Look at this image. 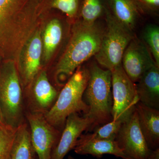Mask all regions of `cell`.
Returning <instances> with one entry per match:
<instances>
[{
  "label": "cell",
  "mask_w": 159,
  "mask_h": 159,
  "mask_svg": "<svg viewBox=\"0 0 159 159\" xmlns=\"http://www.w3.org/2000/svg\"><path fill=\"white\" fill-rule=\"evenodd\" d=\"M0 107L7 125L16 129L26 122L24 96L13 62L6 66L0 76Z\"/></svg>",
  "instance_id": "277c9868"
},
{
  "label": "cell",
  "mask_w": 159,
  "mask_h": 159,
  "mask_svg": "<svg viewBox=\"0 0 159 159\" xmlns=\"http://www.w3.org/2000/svg\"><path fill=\"white\" fill-rule=\"evenodd\" d=\"M36 154L31 143L29 125L25 122L16 129L10 159H35Z\"/></svg>",
  "instance_id": "e0dca14e"
},
{
  "label": "cell",
  "mask_w": 159,
  "mask_h": 159,
  "mask_svg": "<svg viewBox=\"0 0 159 159\" xmlns=\"http://www.w3.org/2000/svg\"><path fill=\"white\" fill-rule=\"evenodd\" d=\"M104 31L96 23H81L74 31L68 46L56 66L57 80L70 78L81 64L99 51Z\"/></svg>",
  "instance_id": "6da1fadb"
},
{
  "label": "cell",
  "mask_w": 159,
  "mask_h": 159,
  "mask_svg": "<svg viewBox=\"0 0 159 159\" xmlns=\"http://www.w3.org/2000/svg\"><path fill=\"white\" fill-rule=\"evenodd\" d=\"M125 120L117 119L95 129L93 133L86 135L91 139L115 140L123 122Z\"/></svg>",
  "instance_id": "ffe728a7"
},
{
  "label": "cell",
  "mask_w": 159,
  "mask_h": 159,
  "mask_svg": "<svg viewBox=\"0 0 159 159\" xmlns=\"http://www.w3.org/2000/svg\"><path fill=\"white\" fill-rule=\"evenodd\" d=\"M0 123H5V121H4V118H3V114L2 113L1 107H0Z\"/></svg>",
  "instance_id": "484cf974"
},
{
  "label": "cell",
  "mask_w": 159,
  "mask_h": 159,
  "mask_svg": "<svg viewBox=\"0 0 159 159\" xmlns=\"http://www.w3.org/2000/svg\"><path fill=\"white\" fill-rule=\"evenodd\" d=\"M135 2L140 3L151 9H157L159 6V0H134Z\"/></svg>",
  "instance_id": "d4e9b609"
},
{
  "label": "cell",
  "mask_w": 159,
  "mask_h": 159,
  "mask_svg": "<svg viewBox=\"0 0 159 159\" xmlns=\"http://www.w3.org/2000/svg\"><path fill=\"white\" fill-rule=\"evenodd\" d=\"M28 87L24 98L26 111L44 115L54 105L59 93L49 81L44 70L39 72Z\"/></svg>",
  "instance_id": "30bf717a"
},
{
  "label": "cell",
  "mask_w": 159,
  "mask_h": 159,
  "mask_svg": "<svg viewBox=\"0 0 159 159\" xmlns=\"http://www.w3.org/2000/svg\"><path fill=\"white\" fill-rule=\"evenodd\" d=\"M68 159H75L74 157H73L71 156H69L68 157Z\"/></svg>",
  "instance_id": "4316f807"
},
{
  "label": "cell",
  "mask_w": 159,
  "mask_h": 159,
  "mask_svg": "<svg viewBox=\"0 0 159 159\" xmlns=\"http://www.w3.org/2000/svg\"><path fill=\"white\" fill-rule=\"evenodd\" d=\"M42 42L39 33H36L30 40L26 50L25 57L20 70L23 84L28 86L40 69Z\"/></svg>",
  "instance_id": "2e32d148"
},
{
  "label": "cell",
  "mask_w": 159,
  "mask_h": 159,
  "mask_svg": "<svg viewBox=\"0 0 159 159\" xmlns=\"http://www.w3.org/2000/svg\"></svg>",
  "instance_id": "83f0119b"
},
{
  "label": "cell",
  "mask_w": 159,
  "mask_h": 159,
  "mask_svg": "<svg viewBox=\"0 0 159 159\" xmlns=\"http://www.w3.org/2000/svg\"><path fill=\"white\" fill-rule=\"evenodd\" d=\"M154 64V61L145 45L139 40L133 39L125 49L122 60V68L132 81L138 82Z\"/></svg>",
  "instance_id": "7c38bea8"
},
{
  "label": "cell",
  "mask_w": 159,
  "mask_h": 159,
  "mask_svg": "<svg viewBox=\"0 0 159 159\" xmlns=\"http://www.w3.org/2000/svg\"><path fill=\"white\" fill-rule=\"evenodd\" d=\"M144 39L149 47L154 59L155 63L159 66V29L157 26L151 25L145 29Z\"/></svg>",
  "instance_id": "603a6c76"
},
{
  "label": "cell",
  "mask_w": 159,
  "mask_h": 159,
  "mask_svg": "<svg viewBox=\"0 0 159 159\" xmlns=\"http://www.w3.org/2000/svg\"><path fill=\"white\" fill-rule=\"evenodd\" d=\"M62 28L59 20L54 19L48 24L43 37V56L48 61L62 39Z\"/></svg>",
  "instance_id": "d6986e66"
},
{
  "label": "cell",
  "mask_w": 159,
  "mask_h": 159,
  "mask_svg": "<svg viewBox=\"0 0 159 159\" xmlns=\"http://www.w3.org/2000/svg\"><path fill=\"white\" fill-rule=\"evenodd\" d=\"M107 27L102 36L99 51L95 55L99 65L111 70L122 65V56L133 39L131 31L107 11Z\"/></svg>",
  "instance_id": "5b68a950"
},
{
  "label": "cell",
  "mask_w": 159,
  "mask_h": 159,
  "mask_svg": "<svg viewBox=\"0 0 159 159\" xmlns=\"http://www.w3.org/2000/svg\"><path fill=\"white\" fill-rule=\"evenodd\" d=\"M89 77V69H77L59 93L54 105L44 115L47 121L58 130L63 129L67 118L71 114L83 113L86 115L89 112L83 95Z\"/></svg>",
  "instance_id": "7a4b0ae2"
},
{
  "label": "cell",
  "mask_w": 159,
  "mask_h": 159,
  "mask_svg": "<svg viewBox=\"0 0 159 159\" xmlns=\"http://www.w3.org/2000/svg\"><path fill=\"white\" fill-rule=\"evenodd\" d=\"M77 154L90 155L100 158L104 154H111L122 159H130L124 154L116 140L91 139L81 135L74 148Z\"/></svg>",
  "instance_id": "4fadbf2b"
},
{
  "label": "cell",
  "mask_w": 159,
  "mask_h": 159,
  "mask_svg": "<svg viewBox=\"0 0 159 159\" xmlns=\"http://www.w3.org/2000/svg\"><path fill=\"white\" fill-rule=\"evenodd\" d=\"M16 129L0 123V159H10Z\"/></svg>",
  "instance_id": "44dd1931"
},
{
  "label": "cell",
  "mask_w": 159,
  "mask_h": 159,
  "mask_svg": "<svg viewBox=\"0 0 159 159\" xmlns=\"http://www.w3.org/2000/svg\"><path fill=\"white\" fill-rule=\"evenodd\" d=\"M22 11V0H0V54L3 56L18 45Z\"/></svg>",
  "instance_id": "52a82bcc"
},
{
  "label": "cell",
  "mask_w": 159,
  "mask_h": 159,
  "mask_svg": "<svg viewBox=\"0 0 159 159\" xmlns=\"http://www.w3.org/2000/svg\"><path fill=\"white\" fill-rule=\"evenodd\" d=\"M136 86L139 102L159 110V69L156 64L148 69Z\"/></svg>",
  "instance_id": "9a60e30c"
},
{
  "label": "cell",
  "mask_w": 159,
  "mask_h": 159,
  "mask_svg": "<svg viewBox=\"0 0 159 159\" xmlns=\"http://www.w3.org/2000/svg\"><path fill=\"white\" fill-rule=\"evenodd\" d=\"M113 16L129 30H132L138 18V8L134 0H110Z\"/></svg>",
  "instance_id": "ac0fdd59"
},
{
  "label": "cell",
  "mask_w": 159,
  "mask_h": 159,
  "mask_svg": "<svg viewBox=\"0 0 159 159\" xmlns=\"http://www.w3.org/2000/svg\"><path fill=\"white\" fill-rule=\"evenodd\" d=\"M103 8L100 0H84L81 15L83 23L93 25L102 14Z\"/></svg>",
  "instance_id": "7402d4cb"
},
{
  "label": "cell",
  "mask_w": 159,
  "mask_h": 159,
  "mask_svg": "<svg viewBox=\"0 0 159 159\" xmlns=\"http://www.w3.org/2000/svg\"><path fill=\"white\" fill-rule=\"evenodd\" d=\"M51 6L65 13L68 17L73 18L77 13L78 0H53Z\"/></svg>",
  "instance_id": "cb8c5ba5"
},
{
  "label": "cell",
  "mask_w": 159,
  "mask_h": 159,
  "mask_svg": "<svg viewBox=\"0 0 159 159\" xmlns=\"http://www.w3.org/2000/svg\"><path fill=\"white\" fill-rule=\"evenodd\" d=\"M115 140L129 159H151L153 150L148 147L140 129L136 107L123 122Z\"/></svg>",
  "instance_id": "9c48e42d"
},
{
  "label": "cell",
  "mask_w": 159,
  "mask_h": 159,
  "mask_svg": "<svg viewBox=\"0 0 159 159\" xmlns=\"http://www.w3.org/2000/svg\"><path fill=\"white\" fill-rule=\"evenodd\" d=\"M89 71V77L83 95L89 111L84 116L93 119V129L112 120L111 73L96 64L91 66Z\"/></svg>",
  "instance_id": "3957f363"
},
{
  "label": "cell",
  "mask_w": 159,
  "mask_h": 159,
  "mask_svg": "<svg viewBox=\"0 0 159 159\" xmlns=\"http://www.w3.org/2000/svg\"><path fill=\"white\" fill-rule=\"evenodd\" d=\"M113 97L112 121L126 120L139 102L136 86L125 73L122 65L112 70Z\"/></svg>",
  "instance_id": "8992f818"
},
{
  "label": "cell",
  "mask_w": 159,
  "mask_h": 159,
  "mask_svg": "<svg viewBox=\"0 0 159 159\" xmlns=\"http://www.w3.org/2000/svg\"><path fill=\"white\" fill-rule=\"evenodd\" d=\"M30 138L38 159H51L61 132L46 120L43 114L26 111Z\"/></svg>",
  "instance_id": "ba28073f"
},
{
  "label": "cell",
  "mask_w": 159,
  "mask_h": 159,
  "mask_svg": "<svg viewBox=\"0 0 159 159\" xmlns=\"http://www.w3.org/2000/svg\"><path fill=\"white\" fill-rule=\"evenodd\" d=\"M139 126L149 148H159V110L140 102L136 105Z\"/></svg>",
  "instance_id": "5bb4252c"
},
{
  "label": "cell",
  "mask_w": 159,
  "mask_h": 159,
  "mask_svg": "<svg viewBox=\"0 0 159 159\" xmlns=\"http://www.w3.org/2000/svg\"><path fill=\"white\" fill-rule=\"evenodd\" d=\"M93 119L75 113L69 116L57 145L52 151L51 159H63L69 152L74 149L82 133L92 129Z\"/></svg>",
  "instance_id": "8fae6325"
}]
</instances>
